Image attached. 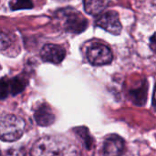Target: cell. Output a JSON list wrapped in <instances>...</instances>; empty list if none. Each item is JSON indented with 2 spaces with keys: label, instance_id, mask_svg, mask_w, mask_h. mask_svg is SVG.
<instances>
[{
  "label": "cell",
  "instance_id": "1",
  "mask_svg": "<svg viewBox=\"0 0 156 156\" xmlns=\"http://www.w3.org/2000/svg\"><path fill=\"white\" fill-rule=\"evenodd\" d=\"M31 156H81L79 147L60 135H47L38 139L32 146Z\"/></svg>",
  "mask_w": 156,
  "mask_h": 156
},
{
  "label": "cell",
  "instance_id": "5",
  "mask_svg": "<svg viewBox=\"0 0 156 156\" xmlns=\"http://www.w3.org/2000/svg\"><path fill=\"white\" fill-rule=\"evenodd\" d=\"M65 56L66 50L61 46L56 44H46L40 51V57L43 61L54 64L60 63Z\"/></svg>",
  "mask_w": 156,
  "mask_h": 156
},
{
  "label": "cell",
  "instance_id": "9",
  "mask_svg": "<svg viewBox=\"0 0 156 156\" xmlns=\"http://www.w3.org/2000/svg\"><path fill=\"white\" fill-rule=\"evenodd\" d=\"M23 88L24 86L19 80H12L8 82L4 80H0V100L5 98L9 93L15 94L16 92H20Z\"/></svg>",
  "mask_w": 156,
  "mask_h": 156
},
{
  "label": "cell",
  "instance_id": "12",
  "mask_svg": "<svg viewBox=\"0 0 156 156\" xmlns=\"http://www.w3.org/2000/svg\"><path fill=\"white\" fill-rule=\"evenodd\" d=\"M7 156H26L24 152L21 150V149H16V148H14V149H11L8 151L7 153Z\"/></svg>",
  "mask_w": 156,
  "mask_h": 156
},
{
  "label": "cell",
  "instance_id": "2",
  "mask_svg": "<svg viewBox=\"0 0 156 156\" xmlns=\"http://www.w3.org/2000/svg\"><path fill=\"white\" fill-rule=\"evenodd\" d=\"M25 121L15 114L0 115V140L14 142L20 139L25 132Z\"/></svg>",
  "mask_w": 156,
  "mask_h": 156
},
{
  "label": "cell",
  "instance_id": "7",
  "mask_svg": "<svg viewBox=\"0 0 156 156\" xmlns=\"http://www.w3.org/2000/svg\"><path fill=\"white\" fill-rule=\"evenodd\" d=\"M66 22L65 26L67 30H69L74 33H79L81 32L82 30L85 29L87 26V19L82 16L80 13L77 12L76 14H66Z\"/></svg>",
  "mask_w": 156,
  "mask_h": 156
},
{
  "label": "cell",
  "instance_id": "6",
  "mask_svg": "<svg viewBox=\"0 0 156 156\" xmlns=\"http://www.w3.org/2000/svg\"><path fill=\"white\" fill-rule=\"evenodd\" d=\"M124 151V141L118 135L112 134L105 139L103 144L104 156H121Z\"/></svg>",
  "mask_w": 156,
  "mask_h": 156
},
{
  "label": "cell",
  "instance_id": "3",
  "mask_svg": "<svg viewBox=\"0 0 156 156\" xmlns=\"http://www.w3.org/2000/svg\"><path fill=\"white\" fill-rule=\"evenodd\" d=\"M87 58L93 66H103L112 61V52L105 45L94 44L87 51Z\"/></svg>",
  "mask_w": 156,
  "mask_h": 156
},
{
  "label": "cell",
  "instance_id": "11",
  "mask_svg": "<svg viewBox=\"0 0 156 156\" xmlns=\"http://www.w3.org/2000/svg\"><path fill=\"white\" fill-rule=\"evenodd\" d=\"M10 43H11V41H10L9 37H7L4 33L0 32V50L6 49L9 47Z\"/></svg>",
  "mask_w": 156,
  "mask_h": 156
},
{
  "label": "cell",
  "instance_id": "13",
  "mask_svg": "<svg viewBox=\"0 0 156 156\" xmlns=\"http://www.w3.org/2000/svg\"><path fill=\"white\" fill-rule=\"evenodd\" d=\"M151 41H152V48L154 50V35L151 37Z\"/></svg>",
  "mask_w": 156,
  "mask_h": 156
},
{
  "label": "cell",
  "instance_id": "10",
  "mask_svg": "<svg viewBox=\"0 0 156 156\" xmlns=\"http://www.w3.org/2000/svg\"><path fill=\"white\" fill-rule=\"evenodd\" d=\"M110 0H84L85 11L92 16L100 15L108 6Z\"/></svg>",
  "mask_w": 156,
  "mask_h": 156
},
{
  "label": "cell",
  "instance_id": "8",
  "mask_svg": "<svg viewBox=\"0 0 156 156\" xmlns=\"http://www.w3.org/2000/svg\"><path fill=\"white\" fill-rule=\"evenodd\" d=\"M35 119L38 125L48 126L51 123H53L55 120V116L48 105H42L36 111Z\"/></svg>",
  "mask_w": 156,
  "mask_h": 156
},
{
  "label": "cell",
  "instance_id": "4",
  "mask_svg": "<svg viewBox=\"0 0 156 156\" xmlns=\"http://www.w3.org/2000/svg\"><path fill=\"white\" fill-rule=\"evenodd\" d=\"M96 26L116 36L120 35L122 27L119 14L114 10H109L101 14L96 20Z\"/></svg>",
  "mask_w": 156,
  "mask_h": 156
}]
</instances>
